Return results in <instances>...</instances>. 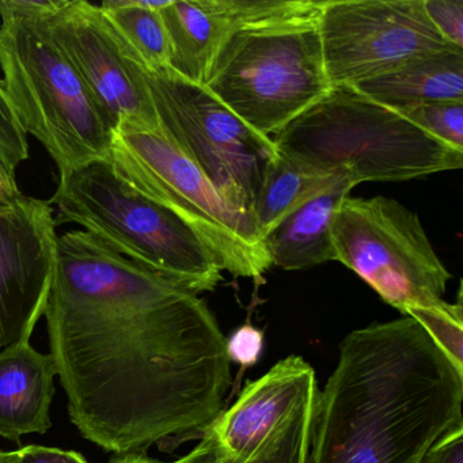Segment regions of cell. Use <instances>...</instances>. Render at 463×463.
I'll return each mask as SVG.
<instances>
[{"label":"cell","mask_w":463,"mask_h":463,"mask_svg":"<svg viewBox=\"0 0 463 463\" xmlns=\"http://www.w3.org/2000/svg\"><path fill=\"white\" fill-rule=\"evenodd\" d=\"M279 154L319 175L401 183L463 166V151L354 89L332 90L273 137Z\"/></svg>","instance_id":"cell-3"},{"label":"cell","mask_w":463,"mask_h":463,"mask_svg":"<svg viewBox=\"0 0 463 463\" xmlns=\"http://www.w3.org/2000/svg\"><path fill=\"white\" fill-rule=\"evenodd\" d=\"M332 240L335 261L402 316L444 302L452 275L419 216L397 200L346 196L335 211Z\"/></svg>","instance_id":"cell-9"},{"label":"cell","mask_w":463,"mask_h":463,"mask_svg":"<svg viewBox=\"0 0 463 463\" xmlns=\"http://www.w3.org/2000/svg\"><path fill=\"white\" fill-rule=\"evenodd\" d=\"M424 9L441 37L463 50V0H424Z\"/></svg>","instance_id":"cell-23"},{"label":"cell","mask_w":463,"mask_h":463,"mask_svg":"<svg viewBox=\"0 0 463 463\" xmlns=\"http://www.w3.org/2000/svg\"><path fill=\"white\" fill-rule=\"evenodd\" d=\"M340 181L345 180L319 175L278 153L265 167L251 210L261 240L287 216Z\"/></svg>","instance_id":"cell-18"},{"label":"cell","mask_w":463,"mask_h":463,"mask_svg":"<svg viewBox=\"0 0 463 463\" xmlns=\"http://www.w3.org/2000/svg\"><path fill=\"white\" fill-rule=\"evenodd\" d=\"M264 349V333L251 325L238 327L227 338L226 351L230 362L237 363L242 367L257 364Z\"/></svg>","instance_id":"cell-24"},{"label":"cell","mask_w":463,"mask_h":463,"mask_svg":"<svg viewBox=\"0 0 463 463\" xmlns=\"http://www.w3.org/2000/svg\"><path fill=\"white\" fill-rule=\"evenodd\" d=\"M421 463H463V424L441 436Z\"/></svg>","instance_id":"cell-27"},{"label":"cell","mask_w":463,"mask_h":463,"mask_svg":"<svg viewBox=\"0 0 463 463\" xmlns=\"http://www.w3.org/2000/svg\"><path fill=\"white\" fill-rule=\"evenodd\" d=\"M6 455H7V452L0 451V463L6 462Z\"/></svg>","instance_id":"cell-30"},{"label":"cell","mask_w":463,"mask_h":463,"mask_svg":"<svg viewBox=\"0 0 463 463\" xmlns=\"http://www.w3.org/2000/svg\"><path fill=\"white\" fill-rule=\"evenodd\" d=\"M0 69L21 127L44 146L61 175L109 159L115 128L44 18L2 21Z\"/></svg>","instance_id":"cell-4"},{"label":"cell","mask_w":463,"mask_h":463,"mask_svg":"<svg viewBox=\"0 0 463 463\" xmlns=\"http://www.w3.org/2000/svg\"><path fill=\"white\" fill-rule=\"evenodd\" d=\"M109 463H175L162 462L156 458L148 457L147 452H124V454H115L110 458Z\"/></svg>","instance_id":"cell-29"},{"label":"cell","mask_w":463,"mask_h":463,"mask_svg":"<svg viewBox=\"0 0 463 463\" xmlns=\"http://www.w3.org/2000/svg\"><path fill=\"white\" fill-rule=\"evenodd\" d=\"M318 28L332 88H351L454 47L430 23L424 0H322Z\"/></svg>","instance_id":"cell-11"},{"label":"cell","mask_w":463,"mask_h":463,"mask_svg":"<svg viewBox=\"0 0 463 463\" xmlns=\"http://www.w3.org/2000/svg\"><path fill=\"white\" fill-rule=\"evenodd\" d=\"M406 316L421 325L433 343L444 352L454 367L463 373V307L460 291L455 305L444 300L432 307L413 308Z\"/></svg>","instance_id":"cell-20"},{"label":"cell","mask_w":463,"mask_h":463,"mask_svg":"<svg viewBox=\"0 0 463 463\" xmlns=\"http://www.w3.org/2000/svg\"><path fill=\"white\" fill-rule=\"evenodd\" d=\"M354 188L348 181H340L280 222L264 240L272 265L286 270H306L335 261L333 219Z\"/></svg>","instance_id":"cell-16"},{"label":"cell","mask_w":463,"mask_h":463,"mask_svg":"<svg viewBox=\"0 0 463 463\" xmlns=\"http://www.w3.org/2000/svg\"><path fill=\"white\" fill-rule=\"evenodd\" d=\"M109 162L137 191L180 218L222 272L259 281L273 267L253 215L229 204L161 132L120 124Z\"/></svg>","instance_id":"cell-7"},{"label":"cell","mask_w":463,"mask_h":463,"mask_svg":"<svg viewBox=\"0 0 463 463\" xmlns=\"http://www.w3.org/2000/svg\"><path fill=\"white\" fill-rule=\"evenodd\" d=\"M169 4L170 0H108L99 6L143 66L153 71L169 69V37L161 15Z\"/></svg>","instance_id":"cell-19"},{"label":"cell","mask_w":463,"mask_h":463,"mask_svg":"<svg viewBox=\"0 0 463 463\" xmlns=\"http://www.w3.org/2000/svg\"><path fill=\"white\" fill-rule=\"evenodd\" d=\"M51 202L0 199V351L29 343L45 314L56 267Z\"/></svg>","instance_id":"cell-13"},{"label":"cell","mask_w":463,"mask_h":463,"mask_svg":"<svg viewBox=\"0 0 463 463\" xmlns=\"http://www.w3.org/2000/svg\"><path fill=\"white\" fill-rule=\"evenodd\" d=\"M51 204L56 224L75 223L124 256L200 294L223 280L200 238L181 221L99 159L61 175Z\"/></svg>","instance_id":"cell-5"},{"label":"cell","mask_w":463,"mask_h":463,"mask_svg":"<svg viewBox=\"0 0 463 463\" xmlns=\"http://www.w3.org/2000/svg\"><path fill=\"white\" fill-rule=\"evenodd\" d=\"M69 0H0V18H47L66 6Z\"/></svg>","instance_id":"cell-26"},{"label":"cell","mask_w":463,"mask_h":463,"mask_svg":"<svg viewBox=\"0 0 463 463\" xmlns=\"http://www.w3.org/2000/svg\"><path fill=\"white\" fill-rule=\"evenodd\" d=\"M318 20L232 31L205 88L246 126L273 139L332 90Z\"/></svg>","instance_id":"cell-6"},{"label":"cell","mask_w":463,"mask_h":463,"mask_svg":"<svg viewBox=\"0 0 463 463\" xmlns=\"http://www.w3.org/2000/svg\"><path fill=\"white\" fill-rule=\"evenodd\" d=\"M159 132L238 210L251 213L275 143L246 126L205 86L143 67ZM253 215V213H251Z\"/></svg>","instance_id":"cell-10"},{"label":"cell","mask_w":463,"mask_h":463,"mask_svg":"<svg viewBox=\"0 0 463 463\" xmlns=\"http://www.w3.org/2000/svg\"><path fill=\"white\" fill-rule=\"evenodd\" d=\"M44 21L115 131L120 124L159 131L145 66L101 7L85 0L67 2Z\"/></svg>","instance_id":"cell-12"},{"label":"cell","mask_w":463,"mask_h":463,"mask_svg":"<svg viewBox=\"0 0 463 463\" xmlns=\"http://www.w3.org/2000/svg\"><path fill=\"white\" fill-rule=\"evenodd\" d=\"M23 192L18 189L15 170L0 156V199H12Z\"/></svg>","instance_id":"cell-28"},{"label":"cell","mask_w":463,"mask_h":463,"mask_svg":"<svg viewBox=\"0 0 463 463\" xmlns=\"http://www.w3.org/2000/svg\"><path fill=\"white\" fill-rule=\"evenodd\" d=\"M44 316L70 420L105 451L200 436L223 411L232 362L215 314L91 232L58 235Z\"/></svg>","instance_id":"cell-1"},{"label":"cell","mask_w":463,"mask_h":463,"mask_svg":"<svg viewBox=\"0 0 463 463\" xmlns=\"http://www.w3.org/2000/svg\"><path fill=\"white\" fill-rule=\"evenodd\" d=\"M5 463H89L82 454L77 451L55 449V447L32 446L23 447L15 451L7 452Z\"/></svg>","instance_id":"cell-25"},{"label":"cell","mask_w":463,"mask_h":463,"mask_svg":"<svg viewBox=\"0 0 463 463\" xmlns=\"http://www.w3.org/2000/svg\"><path fill=\"white\" fill-rule=\"evenodd\" d=\"M55 362L29 343L0 351V436L20 444L29 433L51 430Z\"/></svg>","instance_id":"cell-14"},{"label":"cell","mask_w":463,"mask_h":463,"mask_svg":"<svg viewBox=\"0 0 463 463\" xmlns=\"http://www.w3.org/2000/svg\"><path fill=\"white\" fill-rule=\"evenodd\" d=\"M161 15L169 37V69L205 86L216 53L234 26L213 0H170Z\"/></svg>","instance_id":"cell-17"},{"label":"cell","mask_w":463,"mask_h":463,"mask_svg":"<svg viewBox=\"0 0 463 463\" xmlns=\"http://www.w3.org/2000/svg\"><path fill=\"white\" fill-rule=\"evenodd\" d=\"M397 110L430 137L463 151V102H438Z\"/></svg>","instance_id":"cell-21"},{"label":"cell","mask_w":463,"mask_h":463,"mask_svg":"<svg viewBox=\"0 0 463 463\" xmlns=\"http://www.w3.org/2000/svg\"><path fill=\"white\" fill-rule=\"evenodd\" d=\"M351 88L394 109L463 102V50L449 47L420 56L390 74Z\"/></svg>","instance_id":"cell-15"},{"label":"cell","mask_w":463,"mask_h":463,"mask_svg":"<svg viewBox=\"0 0 463 463\" xmlns=\"http://www.w3.org/2000/svg\"><path fill=\"white\" fill-rule=\"evenodd\" d=\"M463 373L408 316L352 330L319 392L311 463H421L463 424Z\"/></svg>","instance_id":"cell-2"},{"label":"cell","mask_w":463,"mask_h":463,"mask_svg":"<svg viewBox=\"0 0 463 463\" xmlns=\"http://www.w3.org/2000/svg\"><path fill=\"white\" fill-rule=\"evenodd\" d=\"M318 398L313 365L291 354L248 382L175 463H311Z\"/></svg>","instance_id":"cell-8"},{"label":"cell","mask_w":463,"mask_h":463,"mask_svg":"<svg viewBox=\"0 0 463 463\" xmlns=\"http://www.w3.org/2000/svg\"><path fill=\"white\" fill-rule=\"evenodd\" d=\"M0 156L12 167L17 169L29 158L28 135L24 131L5 93L0 80Z\"/></svg>","instance_id":"cell-22"}]
</instances>
